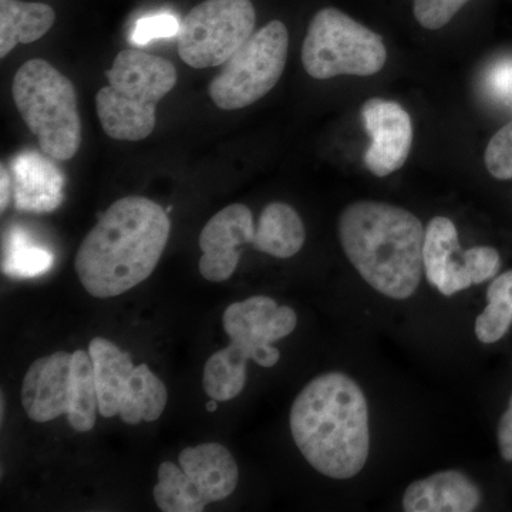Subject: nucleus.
I'll return each instance as SVG.
<instances>
[{"label": "nucleus", "instance_id": "nucleus-2", "mask_svg": "<svg viewBox=\"0 0 512 512\" xmlns=\"http://www.w3.org/2000/svg\"><path fill=\"white\" fill-rule=\"evenodd\" d=\"M291 433L309 464L333 480H349L370 450L369 409L359 384L339 372L306 384L292 404Z\"/></svg>", "mask_w": 512, "mask_h": 512}, {"label": "nucleus", "instance_id": "nucleus-15", "mask_svg": "<svg viewBox=\"0 0 512 512\" xmlns=\"http://www.w3.org/2000/svg\"><path fill=\"white\" fill-rule=\"evenodd\" d=\"M480 501V490L466 474L447 470L410 484L403 508L407 512H471Z\"/></svg>", "mask_w": 512, "mask_h": 512}, {"label": "nucleus", "instance_id": "nucleus-22", "mask_svg": "<svg viewBox=\"0 0 512 512\" xmlns=\"http://www.w3.org/2000/svg\"><path fill=\"white\" fill-rule=\"evenodd\" d=\"M158 481L153 495L157 507L163 512H202L207 507L204 498L183 468L164 461L157 471Z\"/></svg>", "mask_w": 512, "mask_h": 512}, {"label": "nucleus", "instance_id": "nucleus-19", "mask_svg": "<svg viewBox=\"0 0 512 512\" xmlns=\"http://www.w3.org/2000/svg\"><path fill=\"white\" fill-rule=\"evenodd\" d=\"M55 20V9L46 3L0 0V57L45 36Z\"/></svg>", "mask_w": 512, "mask_h": 512}, {"label": "nucleus", "instance_id": "nucleus-31", "mask_svg": "<svg viewBox=\"0 0 512 512\" xmlns=\"http://www.w3.org/2000/svg\"><path fill=\"white\" fill-rule=\"evenodd\" d=\"M487 299H501L512 305V271L504 272L491 282L488 286Z\"/></svg>", "mask_w": 512, "mask_h": 512}, {"label": "nucleus", "instance_id": "nucleus-18", "mask_svg": "<svg viewBox=\"0 0 512 512\" xmlns=\"http://www.w3.org/2000/svg\"><path fill=\"white\" fill-rule=\"evenodd\" d=\"M305 238L298 212L285 202H271L261 212L251 245L256 251L286 259L301 251Z\"/></svg>", "mask_w": 512, "mask_h": 512}, {"label": "nucleus", "instance_id": "nucleus-16", "mask_svg": "<svg viewBox=\"0 0 512 512\" xmlns=\"http://www.w3.org/2000/svg\"><path fill=\"white\" fill-rule=\"evenodd\" d=\"M178 464L207 504L225 500L237 488V461L221 444L204 443L184 448L178 456Z\"/></svg>", "mask_w": 512, "mask_h": 512}, {"label": "nucleus", "instance_id": "nucleus-26", "mask_svg": "<svg viewBox=\"0 0 512 512\" xmlns=\"http://www.w3.org/2000/svg\"><path fill=\"white\" fill-rule=\"evenodd\" d=\"M180 29L181 22L177 16L171 13H157L137 20L130 35V42L134 46H146L153 40L178 36Z\"/></svg>", "mask_w": 512, "mask_h": 512}, {"label": "nucleus", "instance_id": "nucleus-6", "mask_svg": "<svg viewBox=\"0 0 512 512\" xmlns=\"http://www.w3.org/2000/svg\"><path fill=\"white\" fill-rule=\"evenodd\" d=\"M20 397L23 409L35 423L67 416L74 431H92L97 423L99 399L90 353L79 349L35 360L23 379Z\"/></svg>", "mask_w": 512, "mask_h": 512}, {"label": "nucleus", "instance_id": "nucleus-28", "mask_svg": "<svg viewBox=\"0 0 512 512\" xmlns=\"http://www.w3.org/2000/svg\"><path fill=\"white\" fill-rule=\"evenodd\" d=\"M466 265L473 284H483L488 279L495 278L500 271V254L491 247L470 248L466 251Z\"/></svg>", "mask_w": 512, "mask_h": 512}, {"label": "nucleus", "instance_id": "nucleus-23", "mask_svg": "<svg viewBox=\"0 0 512 512\" xmlns=\"http://www.w3.org/2000/svg\"><path fill=\"white\" fill-rule=\"evenodd\" d=\"M53 265V255L33 244L28 234L16 228L10 231L3 247V274L10 278H36Z\"/></svg>", "mask_w": 512, "mask_h": 512}, {"label": "nucleus", "instance_id": "nucleus-3", "mask_svg": "<svg viewBox=\"0 0 512 512\" xmlns=\"http://www.w3.org/2000/svg\"><path fill=\"white\" fill-rule=\"evenodd\" d=\"M343 251L360 276L387 298L409 299L423 275L426 229L416 215L379 201H357L339 217Z\"/></svg>", "mask_w": 512, "mask_h": 512}, {"label": "nucleus", "instance_id": "nucleus-14", "mask_svg": "<svg viewBox=\"0 0 512 512\" xmlns=\"http://www.w3.org/2000/svg\"><path fill=\"white\" fill-rule=\"evenodd\" d=\"M423 265L430 284L443 295L451 296L474 285L467 271L466 251L460 247L456 225L446 217L433 218L427 225Z\"/></svg>", "mask_w": 512, "mask_h": 512}, {"label": "nucleus", "instance_id": "nucleus-10", "mask_svg": "<svg viewBox=\"0 0 512 512\" xmlns=\"http://www.w3.org/2000/svg\"><path fill=\"white\" fill-rule=\"evenodd\" d=\"M296 325V312L289 306H278L268 296L234 302L222 315L231 345L262 367H274L279 362L281 353L272 343L291 335Z\"/></svg>", "mask_w": 512, "mask_h": 512}, {"label": "nucleus", "instance_id": "nucleus-9", "mask_svg": "<svg viewBox=\"0 0 512 512\" xmlns=\"http://www.w3.org/2000/svg\"><path fill=\"white\" fill-rule=\"evenodd\" d=\"M255 23L251 0H205L181 22L178 55L194 69L221 66L254 35Z\"/></svg>", "mask_w": 512, "mask_h": 512}, {"label": "nucleus", "instance_id": "nucleus-11", "mask_svg": "<svg viewBox=\"0 0 512 512\" xmlns=\"http://www.w3.org/2000/svg\"><path fill=\"white\" fill-rule=\"evenodd\" d=\"M362 119L370 147L365 165L377 177H387L403 167L413 144V124L409 113L396 101L367 100L362 107Z\"/></svg>", "mask_w": 512, "mask_h": 512}, {"label": "nucleus", "instance_id": "nucleus-32", "mask_svg": "<svg viewBox=\"0 0 512 512\" xmlns=\"http://www.w3.org/2000/svg\"><path fill=\"white\" fill-rule=\"evenodd\" d=\"M0 180H2V184H0V188H2V197H0V210L5 212L6 207L9 205L10 195H12L13 187H12V178H10V174L6 171L5 165H2V174H0Z\"/></svg>", "mask_w": 512, "mask_h": 512}, {"label": "nucleus", "instance_id": "nucleus-12", "mask_svg": "<svg viewBox=\"0 0 512 512\" xmlns=\"http://www.w3.org/2000/svg\"><path fill=\"white\" fill-rule=\"evenodd\" d=\"M255 222L247 205L232 204L217 212L200 234V274L210 282H224L237 271L241 247L252 244Z\"/></svg>", "mask_w": 512, "mask_h": 512}, {"label": "nucleus", "instance_id": "nucleus-24", "mask_svg": "<svg viewBox=\"0 0 512 512\" xmlns=\"http://www.w3.org/2000/svg\"><path fill=\"white\" fill-rule=\"evenodd\" d=\"M512 323L511 303L501 299H491L481 315L476 319V335L485 345L503 339Z\"/></svg>", "mask_w": 512, "mask_h": 512}, {"label": "nucleus", "instance_id": "nucleus-4", "mask_svg": "<svg viewBox=\"0 0 512 512\" xmlns=\"http://www.w3.org/2000/svg\"><path fill=\"white\" fill-rule=\"evenodd\" d=\"M107 86L96 94L104 133L113 140L140 141L156 128L157 106L177 84L170 60L140 49H126L106 72Z\"/></svg>", "mask_w": 512, "mask_h": 512}, {"label": "nucleus", "instance_id": "nucleus-13", "mask_svg": "<svg viewBox=\"0 0 512 512\" xmlns=\"http://www.w3.org/2000/svg\"><path fill=\"white\" fill-rule=\"evenodd\" d=\"M15 205L19 211L46 214L62 205L64 175L53 158L37 151H23L10 165Z\"/></svg>", "mask_w": 512, "mask_h": 512}, {"label": "nucleus", "instance_id": "nucleus-33", "mask_svg": "<svg viewBox=\"0 0 512 512\" xmlns=\"http://www.w3.org/2000/svg\"><path fill=\"white\" fill-rule=\"evenodd\" d=\"M217 400H212V402L207 404L208 412H215L217 410L218 404Z\"/></svg>", "mask_w": 512, "mask_h": 512}, {"label": "nucleus", "instance_id": "nucleus-27", "mask_svg": "<svg viewBox=\"0 0 512 512\" xmlns=\"http://www.w3.org/2000/svg\"><path fill=\"white\" fill-rule=\"evenodd\" d=\"M468 0H413L414 18L424 29L444 28Z\"/></svg>", "mask_w": 512, "mask_h": 512}, {"label": "nucleus", "instance_id": "nucleus-25", "mask_svg": "<svg viewBox=\"0 0 512 512\" xmlns=\"http://www.w3.org/2000/svg\"><path fill=\"white\" fill-rule=\"evenodd\" d=\"M484 160L494 178L512 180V120L491 138Z\"/></svg>", "mask_w": 512, "mask_h": 512}, {"label": "nucleus", "instance_id": "nucleus-29", "mask_svg": "<svg viewBox=\"0 0 512 512\" xmlns=\"http://www.w3.org/2000/svg\"><path fill=\"white\" fill-rule=\"evenodd\" d=\"M485 87L494 99L512 101V60L495 63L485 77Z\"/></svg>", "mask_w": 512, "mask_h": 512}, {"label": "nucleus", "instance_id": "nucleus-5", "mask_svg": "<svg viewBox=\"0 0 512 512\" xmlns=\"http://www.w3.org/2000/svg\"><path fill=\"white\" fill-rule=\"evenodd\" d=\"M12 93L40 150L55 161L72 160L83 141L72 80L46 60L32 59L16 72Z\"/></svg>", "mask_w": 512, "mask_h": 512}, {"label": "nucleus", "instance_id": "nucleus-21", "mask_svg": "<svg viewBox=\"0 0 512 512\" xmlns=\"http://www.w3.org/2000/svg\"><path fill=\"white\" fill-rule=\"evenodd\" d=\"M248 357L232 346L218 350L207 360L202 386L211 400L229 402L244 390L247 383Z\"/></svg>", "mask_w": 512, "mask_h": 512}, {"label": "nucleus", "instance_id": "nucleus-17", "mask_svg": "<svg viewBox=\"0 0 512 512\" xmlns=\"http://www.w3.org/2000/svg\"><path fill=\"white\" fill-rule=\"evenodd\" d=\"M100 416H119L121 400L134 372L133 357L104 338H94L89 345Z\"/></svg>", "mask_w": 512, "mask_h": 512}, {"label": "nucleus", "instance_id": "nucleus-8", "mask_svg": "<svg viewBox=\"0 0 512 512\" xmlns=\"http://www.w3.org/2000/svg\"><path fill=\"white\" fill-rule=\"evenodd\" d=\"M288 49V29L279 20L256 30L212 79L208 93L215 106L232 111L261 100L284 74Z\"/></svg>", "mask_w": 512, "mask_h": 512}, {"label": "nucleus", "instance_id": "nucleus-1", "mask_svg": "<svg viewBox=\"0 0 512 512\" xmlns=\"http://www.w3.org/2000/svg\"><path fill=\"white\" fill-rule=\"evenodd\" d=\"M170 231L157 202L124 197L111 204L77 249L74 269L84 291L109 299L136 288L157 268Z\"/></svg>", "mask_w": 512, "mask_h": 512}, {"label": "nucleus", "instance_id": "nucleus-30", "mask_svg": "<svg viewBox=\"0 0 512 512\" xmlns=\"http://www.w3.org/2000/svg\"><path fill=\"white\" fill-rule=\"evenodd\" d=\"M498 446L505 461H512V397L507 412L498 423Z\"/></svg>", "mask_w": 512, "mask_h": 512}, {"label": "nucleus", "instance_id": "nucleus-20", "mask_svg": "<svg viewBox=\"0 0 512 512\" xmlns=\"http://www.w3.org/2000/svg\"><path fill=\"white\" fill-rule=\"evenodd\" d=\"M167 387L147 365L134 367L126 393L121 400L120 419L130 426L141 421L153 423L163 416L167 406Z\"/></svg>", "mask_w": 512, "mask_h": 512}, {"label": "nucleus", "instance_id": "nucleus-7", "mask_svg": "<svg viewBox=\"0 0 512 512\" xmlns=\"http://www.w3.org/2000/svg\"><path fill=\"white\" fill-rule=\"evenodd\" d=\"M386 60L382 36L335 8L319 10L303 40V67L313 79L372 76Z\"/></svg>", "mask_w": 512, "mask_h": 512}]
</instances>
